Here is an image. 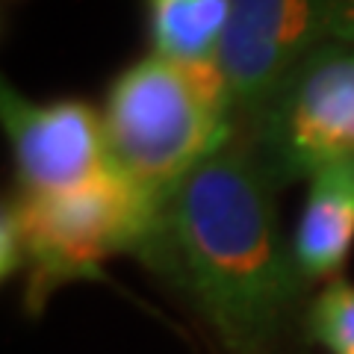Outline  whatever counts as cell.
<instances>
[{
    "label": "cell",
    "instance_id": "6da1fadb",
    "mask_svg": "<svg viewBox=\"0 0 354 354\" xmlns=\"http://www.w3.org/2000/svg\"><path fill=\"white\" fill-rule=\"evenodd\" d=\"M136 257L186 298L221 354H286L310 283L242 127L157 207Z\"/></svg>",
    "mask_w": 354,
    "mask_h": 354
},
{
    "label": "cell",
    "instance_id": "7a4b0ae2",
    "mask_svg": "<svg viewBox=\"0 0 354 354\" xmlns=\"http://www.w3.org/2000/svg\"><path fill=\"white\" fill-rule=\"evenodd\" d=\"M101 121L113 169L153 207L239 130L218 62H171L157 53L109 83Z\"/></svg>",
    "mask_w": 354,
    "mask_h": 354
},
{
    "label": "cell",
    "instance_id": "3957f363",
    "mask_svg": "<svg viewBox=\"0 0 354 354\" xmlns=\"http://www.w3.org/2000/svg\"><path fill=\"white\" fill-rule=\"evenodd\" d=\"M21 234L24 307L39 316L65 283L97 278L106 260L136 257L153 207L113 165L88 183L53 195H15L9 201Z\"/></svg>",
    "mask_w": 354,
    "mask_h": 354
},
{
    "label": "cell",
    "instance_id": "277c9868",
    "mask_svg": "<svg viewBox=\"0 0 354 354\" xmlns=\"http://www.w3.org/2000/svg\"><path fill=\"white\" fill-rule=\"evenodd\" d=\"M239 127L274 189L354 160V44L298 62Z\"/></svg>",
    "mask_w": 354,
    "mask_h": 354
},
{
    "label": "cell",
    "instance_id": "5b68a950",
    "mask_svg": "<svg viewBox=\"0 0 354 354\" xmlns=\"http://www.w3.org/2000/svg\"><path fill=\"white\" fill-rule=\"evenodd\" d=\"M330 44H354V0H230L218 65L245 124L298 62Z\"/></svg>",
    "mask_w": 354,
    "mask_h": 354
},
{
    "label": "cell",
    "instance_id": "8992f818",
    "mask_svg": "<svg viewBox=\"0 0 354 354\" xmlns=\"http://www.w3.org/2000/svg\"><path fill=\"white\" fill-rule=\"evenodd\" d=\"M0 118L12 148L18 195L68 192L113 165L101 113L86 101H30L3 83Z\"/></svg>",
    "mask_w": 354,
    "mask_h": 354
},
{
    "label": "cell",
    "instance_id": "52a82bcc",
    "mask_svg": "<svg viewBox=\"0 0 354 354\" xmlns=\"http://www.w3.org/2000/svg\"><path fill=\"white\" fill-rule=\"evenodd\" d=\"M292 257L307 283L334 281L354 245V160L316 171L292 234Z\"/></svg>",
    "mask_w": 354,
    "mask_h": 354
},
{
    "label": "cell",
    "instance_id": "ba28073f",
    "mask_svg": "<svg viewBox=\"0 0 354 354\" xmlns=\"http://www.w3.org/2000/svg\"><path fill=\"white\" fill-rule=\"evenodd\" d=\"M151 53L171 62H218L230 0H145Z\"/></svg>",
    "mask_w": 354,
    "mask_h": 354
},
{
    "label": "cell",
    "instance_id": "9c48e42d",
    "mask_svg": "<svg viewBox=\"0 0 354 354\" xmlns=\"http://www.w3.org/2000/svg\"><path fill=\"white\" fill-rule=\"evenodd\" d=\"M304 330L328 354H354V283L328 281L304 310Z\"/></svg>",
    "mask_w": 354,
    "mask_h": 354
},
{
    "label": "cell",
    "instance_id": "30bf717a",
    "mask_svg": "<svg viewBox=\"0 0 354 354\" xmlns=\"http://www.w3.org/2000/svg\"><path fill=\"white\" fill-rule=\"evenodd\" d=\"M0 274H3V281L21 274V234L9 201L0 213Z\"/></svg>",
    "mask_w": 354,
    "mask_h": 354
}]
</instances>
